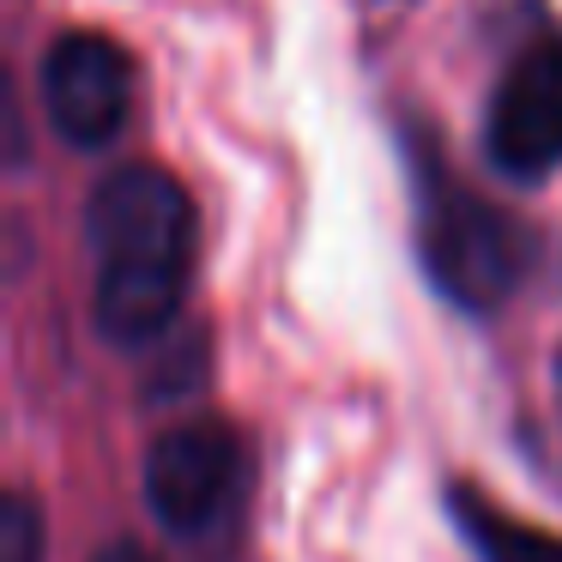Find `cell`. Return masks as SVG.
<instances>
[{
    "mask_svg": "<svg viewBox=\"0 0 562 562\" xmlns=\"http://www.w3.org/2000/svg\"><path fill=\"white\" fill-rule=\"evenodd\" d=\"M400 151L412 176V243L424 279L460 315H496L532 272L538 236L514 212H502L484 188L453 176L429 134L400 127Z\"/></svg>",
    "mask_w": 562,
    "mask_h": 562,
    "instance_id": "cell-2",
    "label": "cell"
},
{
    "mask_svg": "<svg viewBox=\"0 0 562 562\" xmlns=\"http://www.w3.org/2000/svg\"><path fill=\"white\" fill-rule=\"evenodd\" d=\"M0 562H43V508L25 490L0 502Z\"/></svg>",
    "mask_w": 562,
    "mask_h": 562,
    "instance_id": "cell-7",
    "label": "cell"
},
{
    "mask_svg": "<svg viewBox=\"0 0 562 562\" xmlns=\"http://www.w3.org/2000/svg\"><path fill=\"white\" fill-rule=\"evenodd\" d=\"M91 562H158L146 544H134V538H110L103 550H91Z\"/></svg>",
    "mask_w": 562,
    "mask_h": 562,
    "instance_id": "cell-8",
    "label": "cell"
},
{
    "mask_svg": "<svg viewBox=\"0 0 562 562\" xmlns=\"http://www.w3.org/2000/svg\"><path fill=\"white\" fill-rule=\"evenodd\" d=\"M194 200L164 164H115L86 194L91 327L122 351L164 339L194 267Z\"/></svg>",
    "mask_w": 562,
    "mask_h": 562,
    "instance_id": "cell-1",
    "label": "cell"
},
{
    "mask_svg": "<svg viewBox=\"0 0 562 562\" xmlns=\"http://www.w3.org/2000/svg\"><path fill=\"white\" fill-rule=\"evenodd\" d=\"M557 405H562V351H557Z\"/></svg>",
    "mask_w": 562,
    "mask_h": 562,
    "instance_id": "cell-9",
    "label": "cell"
},
{
    "mask_svg": "<svg viewBox=\"0 0 562 562\" xmlns=\"http://www.w3.org/2000/svg\"><path fill=\"white\" fill-rule=\"evenodd\" d=\"M448 514H453V526H460V538L472 544L477 562H562V532L514 520L496 496L460 484V477L448 484Z\"/></svg>",
    "mask_w": 562,
    "mask_h": 562,
    "instance_id": "cell-6",
    "label": "cell"
},
{
    "mask_svg": "<svg viewBox=\"0 0 562 562\" xmlns=\"http://www.w3.org/2000/svg\"><path fill=\"white\" fill-rule=\"evenodd\" d=\"M248 477H255L248 441L236 436L224 417H188V424H170L146 448V465H139L146 508L170 538L224 532V526L243 514Z\"/></svg>",
    "mask_w": 562,
    "mask_h": 562,
    "instance_id": "cell-3",
    "label": "cell"
},
{
    "mask_svg": "<svg viewBox=\"0 0 562 562\" xmlns=\"http://www.w3.org/2000/svg\"><path fill=\"white\" fill-rule=\"evenodd\" d=\"M484 164L508 182H544L562 164V31L526 37L490 86Z\"/></svg>",
    "mask_w": 562,
    "mask_h": 562,
    "instance_id": "cell-4",
    "label": "cell"
},
{
    "mask_svg": "<svg viewBox=\"0 0 562 562\" xmlns=\"http://www.w3.org/2000/svg\"><path fill=\"white\" fill-rule=\"evenodd\" d=\"M37 98L49 127L79 151H98L122 134L134 110V55L110 31H61L37 61Z\"/></svg>",
    "mask_w": 562,
    "mask_h": 562,
    "instance_id": "cell-5",
    "label": "cell"
}]
</instances>
